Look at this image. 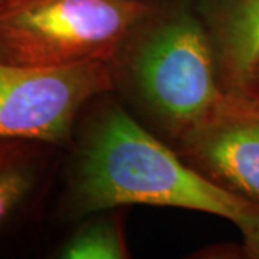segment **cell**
<instances>
[{"instance_id": "1", "label": "cell", "mask_w": 259, "mask_h": 259, "mask_svg": "<svg viewBox=\"0 0 259 259\" xmlns=\"http://www.w3.org/2000/svg\"><path fill=\"white\" fill-rule=\"evenodd\" d=\"M133 204L209 213L239 229L259 223L258 203L199 173L121 105L110 104L78 146L66 209L81 218Z\"/></svg>"}, {"instance_id": "2", "label": "cell", "mask_w": 259, "mask_h": 259, "mask_svg": "<svg viewBox=\"0 0 259 259\" xmlns=\"http://www.w3.org/2000/svg\"><path fill=\"white\" fill-rule=\"evenodd\" d=\"M121 85L171 139L179 140L222 98L212 40L199 15L151 12L110 61Z\"/></svg>"}, {"instance_id": "3", "label": "cell", "mask_w": 259, "mask_h": 259, "mask_svg": "<svg viewBox=\"0 0 259 259\" xmlns=\"http://www.w3.org/2000/svg\"><path fill=\"white\" fill-rule=\"evenodd\" d=\"M151 12L146 0H8L0 5V61L40 68L110 62Z\"/></svg>"}, {"instance_id": "4", "label": "cell", "mask_w": 259, "mask_h": 259, "mask_svg": "<svg viewBox=\"0 0 259 259\" xmlns=\"http://www.w3.org/2000/svg\"><path fill=\"white\" fill-rule=\"evenodd\" d=\"M112 90L107 61L51 68L0 61V140L59 144L83 107Z\"/></svg>"}, {"instance_id": "5", "label": "cell", "mask_w": 259, "mask_h": 259, "mask_svg": "<svg viewBox=\"0 0 259 259\" xmlns=\"http://www.w3.org/2000/svg\"><path fill=\"white\" fill-rule=\"evenodd\" d=\"M176 141L180 157L199 173L259 204V95L225 91Z\"/></svg>"}, {"instance_id": "6", "label": "cell", "mask_w": 259, "mask_h": 259, "mask_svg": "<svg viewBox=\"0 0 259 259\" xmlns=\"http://www.w3.org/2000/svg\"><path fill=\"white\" fill-rule=\"evenodd\" d=\"M223 91H249L259 61V0H199Z\"/></svg>"}, {"instance_id": "7", "label": "cell", "mask_w": 259, "mask_h": 259, "mask_svg": "<svg viewBox=\"0 0 259 259\" xmlns=\"http://www.w3.org/2000/svg\"><path fill=\"white\" fill-rule=\"evenodd\" d=\"M40 146L25 140H0V228L36 187L42 173Z\"/></svg>"}, {"instance_id": "8", "label": "cell", "mask_w": 259, "mask_h": 259, "mask_svg": "<svg viewBox=\"0 0 259 259\" xmlns=\"http://www.w3.org/2000/svg\"><path fill=\"white\" fill-rule=\"evenodd\" d=\"M128 256L122 226L114 214L83 222L58 252V258L62 259H124Z\"/></svg>"}, {"instance_id": "9", "label": "cell", "mask_w": 259, "mask_h": 259, "mask_svg": "<svg viewBox=\"0 0 259 259\" xmlns=\"http://www.w3.org/2000/svg\"><path fill=\"white\" fill-rule=\"evenodd\" d=\"M242 246L238 250L241 258L259 259V223L241 229Z\"/></svg>"}, {"instance_id": "10", "label": "cell", "mask_w": 259, "mask_h": 259, "mask_svg": "<svg viewBox=\"0 0 259 259\" xmlns=\"http://www.w3.org/2000/svg\"><path fill=\"white\" fill-rule=\"evenodd\" d=\"M249 93H253L259 95V61L255 69H253V75H252V81H250Z\"/></svg>"}, {"instance_id": "11", "label": "cell", "mask_w": 259, "mask_h": 259, "mask_svg": "<svg viewBox=\"0 0 259 259\" xmlns=\"http://www.w3.org/2000/svg\"><path fill=\"white\" fill-rule=\"evenodd\" d=\"M5 2H8V0H0V5H3Z\"/></svg>"}]
</instances>
